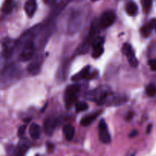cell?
Returning <instances> with one entry per match:
<instances>
[{
  "label": "cell",
  "instance_id": "obj_31",
  "mask_svg": "<svg viewBox=\"0 0 156 156\" xmlns=\"http://www.w3.org/2000/svg\"><path fill=\"white\" fill-rule=\"evenodd\" d=\"M92 1H96V0H92Z\"/></svg>",
  "mask_w": 156,
  "mask_h": 156
},
{
  "label": "cell",
  "instance_id": "obj_8",
  "mask_svg": "<svg viewBox=\"0 0 156 156\" xmlns=\"http://www.w3.org/2000/svg\"><path fill=\"white\" fill-rule=\"evenodd\" d=\"M63 133L68 141H71L75 136V127L72 124H66L63 126Z\"/></svg>",
  "mask_w": 156,
  "mask_h": 156
},
{
  "label": "cell",
  "instance_id": "obj_5",
  "mask_svg": "<svg viewBox=\"0 0 156 156\" xmlns=\"http://www.w3.org/2000/svg\"><path fill=\"white\" fill-rule=\"evenodd\" d=\"M122 51L124 53L125 56L127 57L128 60H129V64H130L131 66L133 67H136L138 66V60L136 58L135 54L133 53V50L132 46L129 44H124L123 46V48H122Z\"/></svg>",
  "mask_w": 156,
  "mask_h": 156
},
{
  "label": "cell",
  "instance_id": "obj_4",
  "mask_svg": "<svg viewBox=\"0 0 156 156\" xmlns=\"http://www.w3.org/2000/svg\"><path fill=\"white\" fill-rule=\"evenodd\" d=\"M98 135L101 142L105 144H108L111 143V135L108 131V126L105 120H101L98 125Z\"/></svg>",
  "mask_w": 156,
  "mask_h": 156
},
{
  "label": "cell",
  "instance_id": "obj_25",
  "mask_svg": "<svg viewBox=\"0 0 156 156\" xmlns=\"http://www.w3.org/2000/svg\"><path fill=\"white\" fill-rule=\"evenodd\" d=\"M149 25L150 26V27L152 28V30H155L156 28V19L155 18H153V19L151 20L150 21H149Z\"/></svg>",
  "mask_w": 156,
  "mask_h": 156
},
{
  "label": "cell",
  "instance_id": "obj_18",
  "mask_svg": "<svg viewBox=\"0 0 156 156\" xmlns=\"http://www.w3.org/2000/svg\"><path fill=\"white\" fill-rule=\"evenodd\" d=\"M146 94L149 97H154L156 94V86L154 84H149L146 88Z\"/></svg>",
  "mask_w": 156,
  "mask_h": 156
},
{
  "label": "cell",
  "instance_id": "obj_16",
  "mask_svg": "<svg viewBox=\"0 0 156 156\" xmlns=\"http://www.w3.org/2000/svg\"><path fill=\"white\" fill-rule=\"evenodd\" d=\"M14 0H5L4 3L2 5V10L5 14H9L12 12V8H13Z\"/></svg>",
  "mask_w": 156,
  "mask_h": 156
},
{
  "label": "cell",
  "instance_id": "obj_32",
  "mask_svg": "<svg viewBox=\"0 0 156 156\" xmlns=\"http://www.w3.org/2000/svg\"><path fill=\"white\" fill-rule=\"evenodd\" d=\"M132 156H135V155H132Z\"/></svg>",
  "mask_w": 156,
  "mask_h": 156
},
{
  "label": "cell",
  "instance_id": "obj_30",
  "mask_svg": "<svg viewBox=\"0 0 156 156\" xmlns=\"http://www.w3.org/2000/svg\"><path fill=\"white\" fill-rule=\"evenodd\" d=\"M48 147H49L48 149L50 151V152H51L52 149H53V147H54V146H53V144H49V145H48Z\"/></svg>",
  "mask_w": 156,
  "mask_h": 156
},
{
  "label": "cell",
  "instance_id": "obj_9",
  "mask_svg": "<svg viewBox=\"0 0 156 156\" xmlns=\"http://www.w3.org/2000/svg\"><path fill=\"white\" fill-rule=\"evenodd\" d=\"M29 134L33 140H38L41 136V127L39 125L36 123L30 125V129H29Z\"/></svg>",
  "mask_w": 156,
  "mask_h": 156
},
{
  "label": "cell",
  "instance_id": "obj_19",
  "mask_svg": "<svg viewBox=\"0 0 156 156\" xmlns=\"http://www.w3.org/2000/svg\"><path fill=\"white\" fill-rule=\"evenodd\" d=\"M88 108V105L86 102H78L76 105V111L77 113L82 112V111H86Z\"/></svg>",
  "mask_w": 156,
  "mask_h": 156
},
{
  "label": "cell",
  "instance_id": "obj_33",
  "mask_svg": "<svg viewBox=\"0 0 156 156\" xmlns=\"http://www.w3.org/2000/svg\"><path fill=\"white\" fill-rule=\"evenodd\" d=\"M155 31H156V28H155Z\"/></svg>",
  "mask_w": 156,
  "mask_h": 156
},
{
  "label": "cell",
  "instance_id": "obj_1",
  "mask_svg": "<svg viewBox=\"0 0 156 156\" xmlns=\"http://www.w3.org/2000/svg\"><path fill=\"white\" fill-rule=\"evenodd\" d=\"M79 90H80V85H78V84L69 85L66 89L65 101L66 106L67 108H69L76 101V99H77V94L79 93Z\"/></svg>",
  "mask_w": 156,
  "mask_h": 156
},
{
  "label": "cell",
  "instance_id": "obj_28",
  "mask_svg": "<svg viewBox=\"0 0 156 156\" xmlns=\"http://www.w3.org/2000/svg\"><path fill=\"white\" fill-rule=\"evenodd\" d=\"M44 1H45V2L47 3V4L52 5L55 4V2H56V0H44Z\"/></svg>",
  "mask_w": 156,
  "mask_h": 156
},
{
  "label": "cell",
  "instance_id": "obj_23",
  "mask_svg": "<svg viewBox=\"0 0 156 156\" xmlns=\"http://www.w3.org/2000/svg\"><path fill=\"white\" fill-rule=\"evenodd\" d=\"M149 65L152 71H156V59H150L149 61Z\"/></svg>",
  "mask_w": 156,
  "mask_h": 156
},
{
  "label": "cell",
  "instance_id": "obj_20",
  "mask_svg": "<svg viewBox=\"0 0 156 156\" xmlns=\"http://www.w3.org/2000/svg\"><path fill=\"white\" fill-rule=\"evenodd\" d=\"M103 53H104L103 46H102V47H96V48H93V51H92L93 58L97 59V58L100 57V56L103 54Z\"/></svg>",
  "mask_w": 156,
  "mask_h": 156
},
{
  "label": "cell",
  "instance_id": "obj_15",
  "mask_svg": "<svg viewBox=\"0 0 156 156\" xmlns=\"http://www.w3.org/2000/svg\"><path fill=\"white\" fill-rule=\"evenodd\" d=\"M27 70L32 75H37L41 71V66L37 61H33L27 67Z\"/></svg>",
  "mask_w": 156,
  "mask_h": 156
},
{
  "label": "cell",
  "instance_id": "obj_24",
  "mask_svg": "<svg viewBox=\"0 0 156 156\" xmlns=\"http://www.w3.org/2000/svg\"><path fill=\"white\" fill-rule=\"evenodd\" d=\"M25 130H26V126H25V125L20 126L19 129H18V136L22 137L23 136H24V133H25Z\"/></svg>",
  "mask_w": 156,
  "mask_h": 156
},
{
  "label": "cell",
  "instance_id": "obj_3",
  "mask_svg": "<svg viewBox=\"0 0 156 156\" xmlns=\"http://www.w3.org/2000/svg\"><path fill=\"white\" fill-rule=\"evenodd\" d=\"M116 19V15L112 11H106L102 14L101 19L99 21L101 28L105 29L114 24Z\"/></svg>",
  "mask_w": 156,
  "mask_h": 156
},
{
  "label": "cell",
  "instance_id": "obj_29",
  "mask_svg": "<svg viewBox=\"0 0 156 156\" xmlns=\"http://www.w3.org/2000/svg\"><path fill=\"white\" fill-rule=\"evenodd\" d=\"M152 124H149V126H148L147 129H146V132H147V133H149L151 132V129H152Z\"/></svg>",
  "mask_w": 156,
  "mask_h": 156
},
{
  "label": "cell",
  "instance_id": "obj_11",
  "mask_svg": "<svg viewBox=\"0 0 156 156\" xmlns=\"http://www.w3.org/2000/svg\"><path fill=\"white\" fill-rule=\"evenodd\" d=\"M89 70H90V66H88L85 68H84L80 73H77V74L74 75V76L72 77V81H74V82H77V81L82 80V79L87 78L88 75L89 74Z\"/></svg>",
  "mask_w": 156,
  "mask_h": 156
},
{
  "label": "cell",
  "instance_id": "obj_10",
  "mask_svg": "<svg viewBox=\"0 0 156 156\" xmlns=\"http://www.w3.org/2000/svg\"><path fill=\"white\" fill-rule=\"evenodd\" d=\"M99 114L100 112H97V113H94L93 114H90V115L88 116H85V117L82 119L81 120V125L82 126H88L91 123H92L94 122V120L97 118L99 116Z\"/></svg>",
  "mask_w": 156,
  "mask_h": 156
},
{
  "label": "cell",
  "instance_id": "obj_2",
  "mask_svg": "<svg viewBox=\"0 0 156 156\" xmlns=\"http://www.w3.org/2000/svg\"><path fill=\"white\" fill-rule=\"evenodd\" d=\"M35 47L34 42L32 41H29L24 44V47L21 50L20 53L19 59L21 61H27L32 58L34 54Z\"/></svg>",
  "mask_w": 156,
  "mask_h": 156
},
{
  "label": "cell",
  "instance_id": "obj_6",
  "mask_svg": "<svg viewBox=\"0 0 156 156\" xmlns=\"http://www.w3.org/2000/svg\"><path fill=\"white\" fill-rule=\"evenodd\" d=\"M58 119L55 117H47L44 122V130L47 135H51L58 125Z\"/></svg>",
  "mask_w": 156,
  "mask_h": 156
},
{
  "label": "cell",
  "instance_id": "obj_27",
  "mask_svg": "<svg viewBox=\"0 0 156 156\" xmlns=\"http://www.w3.org/2000/svg\"><path fill=\"white\" fill-rule=\"evenodd\" d=\"M133 112H129L127 114V115H126V119L127 120H131V119L133 118Z\"/></svg>",
  "mask_w": 156,
  "mask_h": 156
},
{
  "label": "cell",
  "instance_id": "obj_12",
  "mask_svg": "<svg viewBox=\"0 0 156 156\" xmlns=\"http://www.w3.org/2000/svg\"><path fill=\"white\" fill-rule=\"evenodd\" d=\"M14 47H15V44L13 43V41H6L4 42V56L5 57H9L12 54V52H13Z\"/></svg>",
  "mask_w": 156,
  "mask_h": 156
},
{
  "label": "cell",
  "instance_id": "obj_13",
  "mask_svg": "<svg viewBox=\"0 0 156 156\" xmlns=\"http://www.w3.org/2000/svg\"><path fill=\"white\" fill-rule=\"evenodd\" d=\"M126 12L130 16H133L138 12V7H137L136 4L133 2H128L126 5Z\"/></svg>",
  "mask_w": 156,
  "mask_h": 156
},
{
  "label": "cell",
  "instance_id": "obj_14",
  "mask_svg": "<svg viewBox=\"0 0 156 156\" xmlns=\"http://www.w3.org/2000/svg\"><path fill=\"white\" fill-rule=\"evenodd\" d=\"M29 148V143L27 142H22L20 143V145L18 147L15 156H24L26 152L27 151Z\"/></svg>",
  "mask_w": 156,
  "mask_h": 156
},
{
  "label": "cell",
  "instance_id": "obj_21",
  "mask_svg": "<svg viewBox=\"0 0 156 156\" xmlns=\"http://www.w3.org/2000/svg\"><path fill=\"white\" fill-rule=\"evenodd\" d=\"M142 5H143V10L145 12L148 13L150 11L152 5V0H143L142 1Z\"/></svg>",
  "mask_w": 156,
  "mask_h": 156
},
{
  "label": "cell",
  "instance_id": "obj_17",
  "mask_svg": "<svg viewBox=\"0 0 156 156\" xmlns=\"http://www.w3.org/2000/svg\"><path fill=\"white\" fill-rule=\"evenodd\" d=\"M105 42V38L102 37H97L94 38L91 42V46L93 48H96V47H102Z\"/></svg>",
  "mask_w": 156,
  "mask_h": 156
},
{
  "label": "cell",
  "instance_id": "obj_7",
  "mask_svg": "<svg viewBox=\"0 0 156 156\" xmlns=\"http://www.w3.org/2000/svg\"><path fill=\"white\" fill-rule=\"evenodd\" d=\"M37 9L36 0H27L24 4V10L27 16L31 18L33 17Z\"/></svg>",
  "mask_w": 156,
  "mask_h": 156
},
{
  "label": "cell",
  "instance_id": "obj_22",
  "mask_svg": "<svg viewBox=\"0 0 156 156\" xmlns=\"http://www.w3.org/2000/svg\"><path fill=\"white\" fill-rule=\"evenodd\" d=\"M151 31H152V28L149 25H145L140 29V32L144 37H149L150 35Z\"/></svg>",
  "mask_w": 156,
  "mask_h": 156
},
{
  "label": "cell",
  "instance_id": "obj_26",
  "mask_svg": "<svg viewBox=\"0 0 156 156\" xmlns=\"http://www.w3.org/2000/svg\"><path fill=\"white\" fill-rule=\"evenodd\" d=\"M137 134H138V131H137L136 129H134V130L131 131V133H129V136L130 137V138H133V137L136 136Z\"/></svg>",
  "mask_w": 156,
  "mask_h": 156
}]
</instances>
